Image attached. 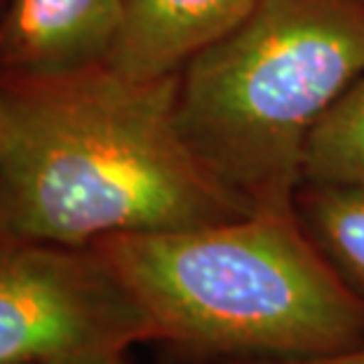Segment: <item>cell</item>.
Here are the masks:
<instances>
[{"label": "cell", "mask_w": 364, "mask_h": 364, "mask_svg": "<svg viewBox=\"0 0 364 364\" xmlns=\"http://www.w3.org/2000/svg\"><path fill=\"white\" fill-rule=\"evenodd\" d=\"M179 73L132 80L108 66L0 75V203L14 240L90 247L254 214L176 129Z\"/></svg>", "instance_id": "cell-1"}, {"label": "cell", "mask_w": 364, "mask_h": 364, "mask_svg": "<svg viewBox=\"0 0 364 364\" xmlns=\"http://www.w3.org/2000/svg\"><path fill=\"white\" fill-rule=\"evenodd\" d=\"M90 247L141 301L162 346L191 360H306L364 348V301L296 214L118 233Z\"/></svg>", "instance_id": "cell-2"}, {"label": "cell", "mask_w": 364, "mask_h": 364, "mask_svg": "<svg viewBox=\"0 0 364 364\" xmlns=\"http://www.w3.org/2000/svg\"><path fill=\"white\" fill-rule=\"evenodd\" d=\"M364 75V0H259L179 71L191 153L250 205L294 214L313 129Z\"/></svg>", "instance_id": "cell-3"}, {"label": "cell", "mask_w": 364, "mask_h": 364, "mask_svg": "<svg viewBox=\"0 0 364 364\" xmlns=\"http://www.w3.org/2000/svg\"><path fill=\"white\" fill-rule=\"evenodd\" d=\"M162 334L95 247L0 245V364L125 353Z\"/></svg>", "instance_id": "cell-4"}, {"label": "cell", "mask_w": 364, "mask_h": 364, "mask_svg": "<svg viewBox=\"0 0 364 364\" xmlns=\"http://www.w3.org/2000/svg\"><path fill=\"white\" fill-rule=\"evenodd\" d=\"M125 0H5L0 75H66L106 66Z\"/></svg>", "instance_id": "cell-5"}, {"label": "cell", "mask_w": 364, "mask_h": 364, "mask_svg": "<svg viewBox=\"0 0 364 364\" xmlns=\"http://www.w3.org/2000/svg\"><path fill=\"white\" fill-rule=\"evenodd\" d=\"M259 0H125L108 68L132 80L176 75L235 28Z\"/></svg>", "instance_id": "cell-6"}, {"label": "cell", "mask_w": 364, "mask_h": 364, "mask_svg": "<svg viewBox=\"0 0 364 364\" xmlns=\"http://www.w3.org/2000/svg\"><path fill=\"white\" fill-rule=\"evenodd\" d=\"M294 214L338 280L364 301V181H306Z\"/></svg>", "instance_id": "cell-7"}, {"label": "cell", "mask_w": 364, "mask_h": 364, "mask_svg": "<svg viewBox=\"0 0 364 364\" xmlns=\"http://www.w3.org/2000/svg\"><path fill=\"white\" fill-rule=\"evenodd\" d=\"M364 181V75L313 129L301 183Z\"/></svg>", "instance_id": "cell-8"}, {"label": "cell", "mask_w": 364, "mask_h": 364, "mask_svg": "<svg viewBox=\"0 0 364 364\" xmlns=\"http://www.w3.org/2000/svg\"><path fill=\"white\" fill-rule=\"evenodd\" d=\"M221 364H364V348L329 358H306V360H228Z\"/></svg>", "instance_id": "cell-9"}, {"label": "cell", "mask_w": 364, "mask_h": 364, "mask_svg": "<svg viewBox=\"0 0 364 364\" xmlns=\"http://www.w3.org/2000/svg\"><path fill=\"white\" fill-rule=\"evenodd\" d=\"M33 364H132L125 353H97V355H78V358L50 360V362H33Z\"/></svg>", "instance_id": "cell-10"}, {"label": "cell", "mask_w": 364, "mask_h": 364, "mask_svg": "<svg viewBox=\"0 0 364 364\" xmlns=\"http://www.w3.org/2000/svg\"><path fill=\"white\" fill-rule=\"evenodd\" d=\"M12 235H10V230H7V223H5V214H3V203H0V245H5V242H12Z\"/></svg>", "instance_id": "cell-11"}, {"label": "cell", "mask_w": 364, "mask_h": 364, "mask_svg": "<svg viewBox=\"0 0 364 364\" xmlns=\"http://www.w3.org/2000/svg\"><path fill=\"white\" fill-rule=\"evenodd\" d=\"M0 10H3V0H0Z\"/></svg>", "instance_id": "cell-12"}, {"label": "cell", "mask_w": 364, "mask_h": 364, "mask_svg": "<svg viewBox=\"0 0 364 364\" xmlns=\"http://www.w3.org/2000/svg\"><path fill=\"white\" fill-rule=\"evenodd\" d=\"M3 3H5V0H3Z\"/></svg>", "instance_id": "cell-13"}]
</instances>
